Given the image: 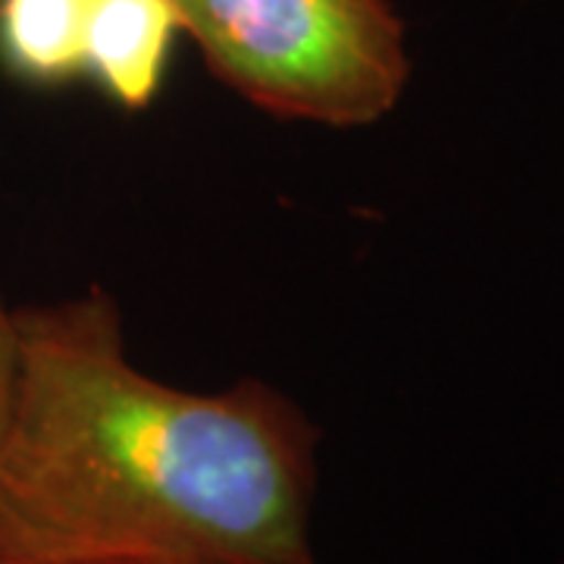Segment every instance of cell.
I'll return each instance as SVG.
<instances>
[{"label": "cell", "mask_w": 564, "mask_h": 564, "mask_svg": "<svg viewBox=\"0 0 564 564\" xmlns=\"http://www.w3.org/2000/svg\"><path fill=\"white\" fill-rule=\"evenodd\" d=\"M17 323L0 564H317L321 430L276 386L188 392L141 373L101 289Z\"/></svg>", "instance_id": "obj_1"}, {"label": "cell", "mask_w": 564, "mask_h": 564, "mask_svg": "<svg viewBox=\"0 0 564 564\" xmlns=\"http://www.w3.org/2000/svg\"><path fill=\"white\" fill-rule=\"evenodd\" d=\"M182 35L239 98L280 120H383L411 79L389 0H173Z\"/></svg>", "instance_id": "obj_2"}, {"label": "cell", "mask_w": 564, "mask_h": 564, "mask_svg": "<svg viewBox=\"0 0 564 564\" xmlns=\"http://www.w3.org/2000/svg\"><path fill=\"white\" fill-rule=\"evenodd\" d=\"M180 35L173 0H95L82 79L122 110H144L161 95Z\"/></svg>", "instance_id": "obj_3"}, {"label": "cell", "mask_w": 564, "mask_h": 564, "mask_svg": "<svg viewBox=\"0 0 564 564\" xmlns=\"http://www.w3.org/2000/svg\"><path fill=\"white\" fill-rule=\"evenodd\" d=\"M95 0H0V73L25 88H66L85 76Z\"/></svg>", "instance_id": "obj_4"}, {"label": "cell", "mask_w": 564, "mask_h": 564, "mask_svg": "<svg viewBox=\"0 0 564 564\" xmlns=\"http://www.w3.org/2000/svg\"><path fill=\"white\" fill-rule=\"evenodd\" d=\"M17 383H20V323H17V311L7 307L0 295V445L13 417Z\"/></svg>", "instance_id": "obj_5"}, {"label": "cell", "mask_w": 564, "mask_h": 564, "mask_svg": "<svg viewBox=\"0 0 564 564\" xmlns=\"http://www.w3.org/2000/svg\"><path fill=\"white\" fill-rule=\"evenodd\" d=\"M91 564H180V562H91Z\"/></svg>", "instance_id": "obj_6"}]
</instances>
